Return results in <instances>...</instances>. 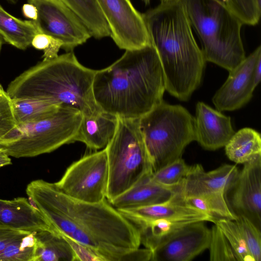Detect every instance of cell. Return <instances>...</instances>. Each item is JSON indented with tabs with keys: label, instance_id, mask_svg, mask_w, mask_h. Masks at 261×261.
<instances>
[{
	"label": "cell",
	"instance_id": "18",
	"mask_svg": "<svg viewBox=\"0 0 261 261\" xmlns=\"http://www.w3.org/2000/svg\"><path fill=\"white\" fill-rule=\"evenodd\" d=\"M144 176L132 187L111 202L117 210L129 209L162 203L170 199L176 192L177 186H162L151 178Z\"/></svg>",
	"mask_w": 261,
	"mask_h": 261
},
{
	"label": "cell",
	"instance_id": "38",
	"mask_svg": "<svg viewBox=\"0 0 261 261\" xmlns=\"http://www.w3.org/2000/svg\"><path fill=\"white\" fill-rule=\"evenodd\" d=\"M23 15L27 18L33 21H36L38 17L37 10L35 6L27 3L24 4L22 7Z\"/></svg>",
	"mask_w": 261,
	"mask_h": 261
},
{
	"label": "cell",
	"instance_id": "9",
	"mask_svg": "<svg viewBox=\"0 0 261 261\" xmlns=\"http://www.w3.org/2000/svg\"><path fill=\"white\" fill-rule=\"evenodd\" d=\"M108 178L107 156L103 148L72 163L55 184L72 198L97 203L106 199Z\"/></svg>",
	"mask_w": 261,
	"mask_h": 261
},
{
	"label": "cell",
	"instance_id": "44",
	"mask_svg": "<svg viewBox=\"0 0 261 261\" xmlns=\"http://www.w3.org/2000/svg\"><path fill=\"white\" fill-rule=\"evenodd\" d=\"M146 4H148L150 0H142Z\"/></svg>",
	"mask_w": 261,
	"mask_h": 261
},
{
	"label": "cell",
	"instance_id": "19",
	"mask_svg": "<svg viewBox=\"0 0 261 261\" xmlns=\"http://www.w3.org/2000/svg\"><path fill=\"white\" fill-rule=\"evenodd\" d=\"M133 224L144 221L175 216H195L214 223L211 216L186 204L176 192L168 200L155 204L129 209L118 210Z\"/></svg>",
	"mask_w": 261,
	"mask_h": 261
},
{
	"label": "cell",
	"instance_id": "35",
	"mask_svg": "<svg viewBox=\"0 0 261 261\" xmlns=\"http://www.w3.org/2000/svg\"><path fill=\"white\" fill-rule=\"evenodd\" d=\"M60 234L62 235L70 244L74 252L75 261H105L101 256L89 247L65 236Z\"/></svg>",
	"mask_w": 261,
	"mask_h": 261
},
{
	"label": "cell",
	"instance_id": "15",
	"mask_svg": "<svg viewBox=\"0 0 261 261\" xmlns=\"http://www.w3.org/2000/svg\"><path fill=\"white\" fill-rule=\"evenodd\" d=\"M239 173L234 165L224 164L206 172L200 164H195L177 186V192L182 197L214 193L226 195L234 185Z\"/></svg>",
	"mask_w": 261,
	"mask_h": 261
},
{
	"label": "cell",
	"instance_id": "37",
	"mask_svg": "<svg viewBox=\"0 0 261 261\" xmlns=\"http://www.w3.org/2000/svg\"><path fill=\"white\" fill-rule=\"evenodd\" d=\"M152 251L150 249H139V248L125 254L122 258L121 261L124 260H151Z\"/></svg>",
	"mask_w": 261,
	"mask_h": 261
},
{
	"label": "cell",
	"instance_id": "6",
	"mask_svg": "<svg viewBox=\"0 0 261 261\" xmlns=\"http://www.w3.org/2000/svg\"><path fill=\"white\" fill-rule=\"evenodd\" d=\"M139 121L152 173L181 158L186 147L195 141L194 117L180 105L163 100Z\"/></svg>",
	"mask_w": 261,
	"mask_h": 261
},
{
	"label": "cell",
	"instance_id": "11",
	"mask_svg": "<svg viewBox=\"0 0 261 261\" xmlns=\"http://www.w3.org/2000/svg\"><path fill=\"white\" fill-rule=\"evenodd\" d=\"M110 30L122 49H137L151 44L142 14L130 0H96Z\"/></svg>",
	"mask_w": 261,
	"mask_h": 261
},
{
	"label": "cell",
	"instance_id": "28",
	"mask_svg": "<svg viewBox=\"0 0 261 261\" xmlns=\"http://www.w3.org/2000/svg\"><path fill=\"white\" fill-rule=\"evenodd\" d=\"M36 250L34 232H29L9 244L0 254V261H35Z\"/></svg>",
	"mask_w": 261,
	"mask_h": 261
},
{
	"label": "cell",
	"instance_id": "20",
	"mask_svg": "<svg viewBox=\"0 0 261 261\" xmlns=\"http://www.w3.org/2000/svg\"><path fill=\"white\" fill-rule=\"evenodd\" d=\"M117 124V117L102 111L83 116L74 142H82L92 149L105 148L114 136Z\"/></svg>",
	"mask_w": 261,
	"mask_h": 261
},
{
	"label": "cell",
	"instance_id": "7",
	"mask_svg": "<svg viewBox=\"0 0 261 261\" xmlns=\"http://www.w3.org/2000/svg\"><path fill=\"white\" fill-rule=\"evenodd\" d=\"M82 118L79 110L60 107L44 119L17 124L0 139V149L16 158L51 152L74 142Z\"/></svg>",
	"mask_w": 261,
	"mask_h": 261
},
{
	"label": "cell",
	"instance_id": "43",
	"mask_svg": "<svg viewBox=\"0 0 261 261\" xmlns=\"http://www.w3.org/2000/svg\"><path fill=\"white\" fill-rule=\"evenodd\" d=\"M6 1L11 4H15L17 2V0H6Z\"/></svg>",
	"mask_w": 261,
	"mask_h": 261
},
{
	"label": "cell",
	"instance_id": "10",
	"mask_svg": "<svg viewBox=\"0 0 261 261\" xmlns=\"http://www.w3.org/2000/svg\"><path fill=\"white\" fill-rule=\"evenodd\" d=\"M28 3L37 10L35 22L40 33L61 42L65 50L72 51L92 37L79 17L61 0H28Z\"/></svg>",
	"mask_w": 261,
	"mask_h": 261
},
{
	"label": "cell",
	"instance_id": "29",
	"mask_svg": "<svg viewBox=\"0 0 261 261\" xmlns=\"http://www.w3.org/2000/svg\"><path fill=\"white\" fill-rule=\"evenodd\" d=\"M237 255L239 261H254L234 220L220 219L215 221Z\"/></svg>",
	"mask_w": 261,
	"mask_h": 261
},
{
	"label": "cell",
	"instance_id": "23",
	"mask_svg": "<svg viewBox=\"0 0 261 261\" xmlns=\"http://www.w3.org/2000/svg\"><path fill=\"white\" fill-rule=\"evenodd\" d=\"M37 240L35 261H75L70 244L56 230L34 231Z\"/></svg>",
	"mask_w": 261,
	"mask_h": 261
},
{
	"label": "cell",
	"instance_id": "39",
	"mask_svg": "<svg viewBox=\"0 0 261 261\" xmlns=\"http://www.w3.org/2000/svg\"><path fill=\"white\" fill-rule=\"evenodd\" d=\"M253 83L255 87L261 80V57L257 60L253 70Z\"/></svg>",
	"mask_w": 261,
	"mask_h": 261
},
{
	"label": "cell",
	"instance_id": "33",
	"mask_svg": "<svg viewBox=\"0 0 261 261\" xmlns=\"http://www.w3.org/2000/svg\"><path fill=\"white\" fill-rule=\"evenodd\" d=\"M17 125L12 98L0 84V139Z\"/></svg>",
	"mask_w": 261,
	"mask_h": 261
},
{
	"label": "cell",
	"instance_id": "30",
	"mask_svg": "<svg viewBox=\"0 0 261 261\" xmlns=\"http://www.w3.org/2000/svg\"><path fill=\"white\" fill-rule=\"evenodd\" d=\"M191 166L186 164L181 158H178L163 166L151 174L155 182L166 187H174L188 174Z\"/></svg>",
	"mask_w": 261,
	"mask_h": 261
},
{
	"label": "cell",
	"instance_id": "16",
	"mask_svg": "<svg viewBox=\"0 0 261 261\" xmlns=\"http://www.w3.org/2000/svg\"><path fill=\"white\" fill-rule=\"evenodd\" d=\"M194 119L195 141L206 150L224 147L235 133L230 117L203 102L197 103Z\"/></svg>",
	"mask_w": 261,
	"mask_h": 261
},
{
	"label": "cell",
	"instance_id": "17",
	"mask_svg": "<svg viewBox=\"0 0 261 261\" xmlns=\"http://www.w3.org/2000/svg\"><path fill=\"white\" fill-rule=\"evenodd\" d=\"M0 227L29 232L56 230L39 209L24 197L0 199Z\"/></svg>",
	"mask_w": 261,
	"mask_h": 261
},
{
	"label": "cell",
	"instance_id": "21",
	"mask_svg": "<svg viewBox=\"0 0 261 261\" xmlns=\"http://www.w3.org/2000/svg\"><path fill=\"white\" fill-rule=\"evenodd\" d=\"M204 221L195 216H175L140 222L134 224L138 229L141 243L151 251L161 242L191 223Z\"/></svg>",
	"mask_w": 261,
	"mask_h": 261
},
{
	"label": "cell",
	"instance_id": "4",
	"mask_svg": "<svg viewBox=\"0 0 261 261\" xmlns=\"http://www.w3.org/2000/svg\"><path fill=\"white\" fill-rule=\"evenodd\" d=\"M96 71L82 65L70 51L25 70L9 83L6 91L12 98L39 99L90 116L101 111L93 92Z\"/></svg>",
	"mask_w": 261,
	"mask_h": 261
},
{
	"label": "cell",
	"instance_id": "32",
	"mask_svg": "<svg viewBox=\"0 0 261 261\" xmlns=\"http://www.w3.org/2000/svg\"><path fill=\"white\" fill-rule=\"evenodd\" d=\"M237 216L234 221L240 229L250 254L254 261H260V229L245 216L241 215Z\"/></svg>",
	"mask_w": 261,
	"mask_h": 261
},
{
	"label": "cell",
	"instance_id": "31",
	"mask_svg": "<svg viewBox=\"0 0 261 261\" xmlns=\"http://www.w3.org/2000/svg\"><path fill=\"white\" fill-rule=\"evenodd\" d=\"M208 249L211 261H239L238 257L220 228L215 224L211 229Z\"/></svg>",
	"mask_w": 261,
	"mask_h": 261
},
{
	"label": "cell",
	"instance_id": "22",
	"mask_svg": "<svg viewBox=\"0 0 261 261\" xmlns=\"http://www.w3.org/2000/svg\"><path fill=\"white\" fill-rule=\"evenodd\" d=\"M38 33L40 32L35 21L18 19L0 5V35L4 42L19 49L25 50Z\"/></svg>",
	"mask_w": 261,
	"mask_h": 261
},
{
	"label": "cell",
	"instance_id": "41",
	"mask_svg": "<svg viewBox=\"0 0 261 261\" xmlns=\"http://www.w3.org/2000/svg\"><path fill=\"white\" fill-rule=\"evenodd\" d=\"M161 3H170L172 2H175L179 0H160Z\"/></svg>",
	"mask_w": 261,
	"mask_h": 261
},
{
	"label": "cell",
	"instance_id": "5",
	"mask_svg": "<svg viewBox=\"0 0 261 261\" xmlns=\"http://www.w3.org/2000/svg\"><path fill=\"white\" fill-rule=\"evenodd\" d=\"M202 44L206 61L230 71L246 58L244 24L222 0H181Z\"/></svg>",
	"mask_w": 261,
	"mask_h": 261
},
{
	"label": "cell",
	"instance_id": "25",
	"mask_svg": "<svg viewBox=\"0 0 261 261\" xmlns=\"http://www.w3.org/2000/svg\"><path fill=\"white\" fill-rule=\"evenodd\" d=\"M96 39L110 36V30L96 0H61Z\"/></svg>",
	"mask_w": 261,
	"mask_h": 261
},
{
	"label": "cell",
	"instance_id": "8",
	"mask_svg": "<svg viewBox=\"0 0 261 261\" xmlns=\"http://www.w3.org/2000/svg\"><path fill=\"white\" fill-rule=\"evenodd\" d=\"M139 120L118 118L115 134L105 148L109 171L106 199L109 202L144 176L152 174Z\"/></svg>",
	"mask_w": 261,
	"mask_h": 261
},
{
	"label": "cell",
	"instance_id": "2",
	"mask_svg": "<svg viewBox=\"0 0 261 261\" xmlns=\"http://www.w3.org/2000/svg\"><path fill=\"white\" fill-rule=\"evenodd\" d=\"M164 74L154 46L126 50L112 64L96 70L95 100L101 111L118 118L139 119L163 101Z\"/></svg>",
	"mask_w": 261,
	"mask_h": 261
},
{
	"label": "cell",
	"instance_id": "26",
	"mask_svg": "<svg viewBox=\"0 0 261 261\" xmlns=\"http://www.w3.org/2000/svg\"><path fill=\"white\" fill-rule=\"evenodd\" d=\"M226 195L222 193H214L181 197L186 204L207 214L216 220L220 219L234 220L237 216L228 204Z\"/></svg>",
	"mask_w": 261,
	"mask_h": 261
},
{
	"label": "cell",
	"instance_id": "45",
	"mask_svg": "<svg viewBox=\"0 0 261 261\" xmlns=\"http://www.w3.org/2000/svg\"><path fill=\"white\" fill-rule=\"evenodd\" d=\"M257 3H258V5H259V6L260 7H261V0H256Z\"/></svg>",
	"mask_w": 261,
	"mask_h": 261
},
{
	"label": "cell",
	"instance_id": "24",
	"mask_svg": "<svg viewBox=\"0 0 261 261\" xmlns=\"http://www.w3.org/2000/svg\"><path fill=\"white\" fill-rule=\"evenodd\" d=\"M224 147L230 161L244 164L261 154L260 135L251 128H242L234 133Z\"/></svg>",
	"mask_w": 261,
	"mask_h": 261
},
{
	"label": "cell",
	"instance_id": "36",
	"mask_svg": "<svg viewBox=\"0 0 261 261\" xmlns=\"http://www.w3.org/2000/svg\"><path fill=\"white\" fill-rule=\"evenodd\" d=\"M29 232H32L0 227V254L11 242Z\"/></svg>",
	"mask_w": 261,
	"mask_h": 261
},
{
	"label": "cell",
	"instance_id": "34",
	"mask_svg": "<svg viewBox=\"0 0 261 261\" xmlns=\"http://www.w3.org/2000/svg\"><path fill=\"white\" fill-rule=\"evenodd\" d=\"M31 45L36 49L43 51V60L54 59L58 56V52L63 44L60 41L47 35L38 33L33 38Z\"/></svg>",
	"mask_w": 261,
	"mask_h": 261
},
{
	"label": "cell",
	"instance_id": "40",
	"mask_svg": "<svg viewBox=\"0 0 261 261\" xmlns=\"http://www.w3.org/2000/svg\"><path fill=\"white\" fill-rule=\"evenodd\" d=\"M11 164V160L4 151L0 149V168Z\"/></svg>",
	"mask_w": 261,
	"mask_h": 261
},
{
	"label": "cell",
	"instance_id": "3",
	"mask_svg": "<svg viewBox=\"0 0 261 261\" xmlns=\"http://www.w3.org/2000/svg\"><path fill=\"white\" fill-rule=\"evenodd\" d=\"M162 66L165 89L187 101L201 84L206 61L181 0L160 3L142 13Z\"/></svg>",
	"mask_w": 261,
	"mask_h": 261
},
{
	"label": "cell",
	"instance_id": "1",
	"mask_svg": "<svg viewBox=\"0 0 261 261\" xmlns=\"http://www.w3.org/2000/svg\"><path fill=\"white\" fill-rule=\"evenodd\" d=\"M26 193L59 233L89 247L105 261H121L141 244L137 228L107 199L78 200L43 179L29 183Z\"/></svg>",
	"mask_w": 261,
	"mask_h": 261
},
{
	"label": "cell",
	"instance_id": "13",
	"mask_svg": "<svg viewBox=\"0 0 261 261\" xmlns=\"http://www.w3.org/2000/svg\"><path fill=\"white\" fill-rule=\"evenodd\" d=\"M260 57L259 45L239 65L229 71L227 80L212 98L217 110L234 111L250 101L256 88L253 83V70Z\"/></svg>",
	"mask_w": 261,
	"mask_h": 261
},
{
	"label": "cell",
	"instance_id": "14",
	"mask_svg": "<svg viewBox=\"0 0 261 261\" xmlns=\"http://www.w3.org/2000/svg\"><path fill=\"white\" fill-rule=\"evenodd\" d=\"M231 208L261 227V154L244 164L230 190Z\"/></svg>",
	"mask_w": 261,
	"mask_h": 261
},
{
	"label": "cell",
	"instance_id": "27",
	"mask_svg": "<svg viewBox=\"0 0 261 261\" xmlns=\"http://www.w3.org/2000/svg\"><path fill=\"white\" fill-rule=\"evenodd\" d=\"M17 124L34 122L54 114L60 106L33 98H12Z\"/></svg>",
	"mask_w": 261,
	"mask_h": 261
},
{
	"label": "cell",
	"instance_id": "42",
	"mask_svg": "<svg viewBox=\"0 0 261 261\" xmlns=\"http://www.w3.org/2000/svg\"><path fill=\"white\" fill-rule=\"evenodd\" d=\"M4 42V41L3 39V38L2 37V36L0 35V53H1V49H2V45L3 44Z\"/></svg>",
	"mask_w": 261,
	"mask_h": 261
},
{
	"label": "cell",
	"instance_id": "12",
	"mask_svg": "<svg viewBox=\"0 0 261 261\" xmlns=\"http://www.w3.org/2000/svg\"><path fill=\"white\" fill-rule=\"evenodd\" d=\"M211 229L204 221L191 223L178 229L152 250L151 261H190L208 249Z\"/></svg>",
	"mask_w": 261,
	"mask_h": 261
}]
</instances>
